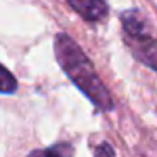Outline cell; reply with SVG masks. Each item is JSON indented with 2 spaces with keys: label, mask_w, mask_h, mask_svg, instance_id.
I'll use <instances>...</instances> for the list:
<instances>
[{
  "label": "cell",
  "mask_w": 157,
  "mask_h": 157,
  "mask_svg": "<svg viewBox=\"0 0 157 157\" xmlns=\"http://www.w3.org/2000/svg\"><path fill=\"white\" fill-rule=\"evenodd\" d=\"M17 90V79L4 64H0V93L10 95Z\"/></svg>",
  "instance_id": "obj_6"
},
{
  "label": "cell",
  "mask_w": 157,
  "mask_h": 157,
  "mask_svg": "<svg viewBox=\"0 0 157 157\" xmlns=\"http://www.w3.org/2000/svg\"><path fill=\"white\" fill-rule=\"evenodd\" d=\"M73 155V149L66 144H58L52 145L46 150H32L29 154V157H71Z\"/></svg>",
  "instance_id": "obj_5"
},
{
  "label": "cell",
  "mask_w": 157,
  "mask_h": 157,
  "mask_svg": "<svg viewBox=\"0 0 157 157\" xmlns=\"http://www.w3.org/2000/svg\"><path fill=\"white\" fill-rule=\"evenodd\" d=\"M120 21H122L123 31L125 36L132 37V36H142L147 34V22L142 17V14L137 10H127L120 15Z\"/></svg>",
  "instance_id": "obj_4"
},
{
  "label": "cell",
  "mask_w": 157,
  "mask_h": 157,
  "mask_svg": "<svg viewBox=\"0 0 157 157\" xmlns=\"http://www.w3.org/2000/svg\"><path fill=\"white\" fill-rule=\"evenodd\" d=\"M125 42L140 63H144L150 69L157 71V41L155 39L149 37L147 34L132 36V37L125 36Z\"/></svg>",
  "instance_id": "obj_2"
},
{
  "label": "cell",
  "mask_w": 157,
  "mask_h": 157,
  "mask_svg": "<svg viewBox=\"0 0 157 157\" xmlns=\"http://www.w3.org/2000/svg\"><path fill=\"white\" fill-rule=\"evenodd\" d=\"M54 52L59 66L69 79L88 96V100L100 110L108 112L113 108V100L103 81L100 79L95 66L88 59L81 48L75 42L71 36L58 34L54 37Z\"/></svg>",
  "instance_id": "obj_1"
},
{
  "label": "cell",
  "mask_w": 157,
  "mask_h": 157,
  "mask_svg": "<svg viewBox=\"0 0 157 157\" xmlns=\"http://www.w3.org/2000/svg\"><path fill=\"white\" fill-rule=\"evenodd\" d=\"M85 21H101L108 12L106 0H66Z\"/></svg>",
  "instance_id": "obj_3"
},
{
  "label": "cell",
  "mask_w": 157,
  "mask_h": 157,
  "mask_svg": "<svg viewBox=\"0 0 157 157\" xmlns=\"http://www.w3.org/2000/svg\"><path fill=\"white\" fill-rule=\"evenodd\" d=\"M95 157H115V152H113L110 144L103 142L95 149Z\"/></svg>",
  "instance_id": "obj_7"
}]
</instances>
